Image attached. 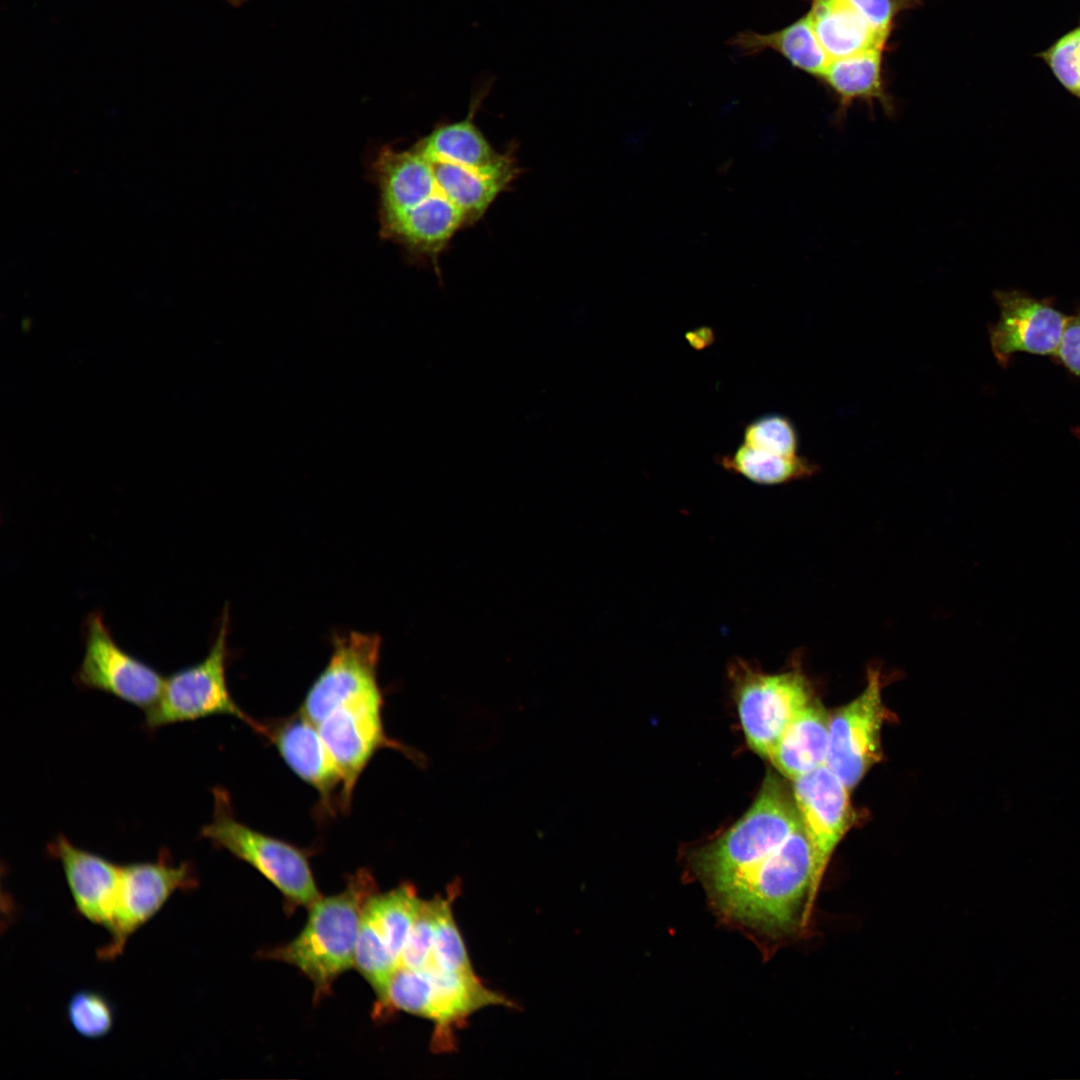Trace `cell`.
I'll list each match as a JSON object with an SVG mask.
<instances>
[{
	"mask_svg": "<svg viewBox=\"0 0 1080 1080\" xmlns=\"http://www.w3.org/2000/svg\"><path fill=\"white\" fill-rule=\"evenodd\" d=\"M800 825L793 793L769 774L744 816L693 852L692 870L712 896L767 858Z\"/></svg>",
	"mask_w": 1080,
	"mask_h": 1080,
	"instance_id": "3",
	"label": "cell"
},
{
	"mask_svg": "<svg viewBox=\"0 0 1080 1080\" xmlns=\"http://www.w3.org/2000/svg\"><path fill=\"white\" fill-rule=\"evenodd\" d=\"M727 471L761 485H778L806 479L818 472V465L803 456H781L740 445L733 453L720 458Z\"/></svg>",
	"mask_w": 1080,
	"mask_h": 1080,
	"instance_id": "22",
	"label": "cell"
},
{
	"mask_svg": "<svg viewBox=\"0 0 1080 1080\" xmlns=\"http://www.w3.org/2000/svg\"><path fill=\"white\" fill-rule=\"evenodd\" d=\"M382 693L362 697L336 708L317 723L319 733L342 777L341 810L350 808L354 787L378 750L407 752L390 739L382 720Z\"/></svg>",
	"mask_w": 1080,
	"mask_h": 1080,
	"instance_id": "11",
	"label": "cell"
},
{
	"mask_svg": "<svg viewBox=\"0 0 1080 1080\" xmlns=\"http://www.w3.org/2000/svg\"><path fill=\"white\" fill-rule=\"evenodd\" d=\"M84 655L74 680L83 688L109 693L144 712L159 700L165 678L122 649L99 611L84 622Z\"/></svg>",
	"mask_w": 1080,
	"mask_h": 1080,
	"instance_id": "8",
	"label": "cell"
},
{
	"mask_svg": "<svg viewBox=\"0 0 1080 1080\" xmlns=\"http://www.w3.org/2000/svg\"><path fill=\"white\" fill-rule=\"evenodd\" d=\"M819 80L836 100L837 122L844 119L855 102H864L872 108L878 104L884 112H894L893 98L884 79L883 49L830 60Z\"/></svg>",
	"mask_w": 1080,
	"mask_h": 1080,
	"instance_id": "17",
	"label": "cell"
},
{
	"mask_svg": "<svg viewBox=\"0 0 1080 1080\" xmlns=\"http://www.w3.org/2000/svg\"><path fill=\"white\" fill-rule=\"evenodd\" d=\"M999 320L990 328L992 352L1006 366L1014 353L1056 356L1068 316L1048 300L1024 292L996 291Z\"/></svg>",
	"mask_w": 1080,
	"mask_h": 1080,
	"instance_id": "13",
	"label": "cell"
},
{
	"mask_svg": "<svg viewBox=\"0 0 1080 1080\" xmlns=\"http://www.w3.org/2000/svg\"><path fill=\"white\" fill-rule=\"evenodd\" d=\"M213 793V818L201 829V836L265 877L284 897L287 911L315 903L322 895L307 850L240 822L233 814L228 793L221 788Z\"/></svg>",
	"mask_w": 1080,
	"mask_h": 1080,
	"instance_id": "4",
	"label": "cell"
},
{
	"mask_svg": "<svg viewBox=\"0 0 1080 1080\" xmlns=\"http://www.w3.org/2000/svg\"><path fill=\"white\" fill-rule=\"evenodd\" d=\"M264 737L294 774L319 793L327 812L341 809L342 777L314 722L299 711L266 724Z\"/></svg>",
	"mask_w": 1080,
	"mask_h": 1080,
	"instance_id": "14",
	"label": "cell"
},
{
	"mask_svg": "<svg viewBox=\"0 0 1080 1080\" xmlns=\"http://www.w3.org/2000/svg\"><path fill=\"white\" fill-rule=\"evenodd\" d=\"M228 620V609L225 608L215 640L202 661L165 678L159 700L145 712L147 729L155 730L213 715H229L245 722L260 735L264 733L265 723L247 715L229 691L226 677Z\"/></svg>",
	"mask_w": 1080,
	"mask_h": 1080,
	"instance_id": "5",
	"label": "cell"
},
{
	"mask_svg": "<svg viewBox=\"0 0 1080 1080\" xmlns=\"http://www.w3.org/2000/svg\"><path fill=\"white\" fill-rule=\"evenodd\" d=\"M422 901L413 885L402 883L385 893L375 892L365 904L363 918L373 926L399 966Z\"/></svg>",
	"mask_w": 1080,
	"mask_h": 1080,
	"instance_id": "21",
	"label": "cell"
},
{
	"mask_svg": "<svg viewBox=\"0 0 1080 1080\" xmlns=\"http://www.w3.org/2000/svg\"><path fill=\"white\" fill-rule=\"evenodd\" d=\"M66 1016L72 1029L89 1040L108 1035L115 1022V1011L110 1000L92 990L74 993L67 1003Z\"/></svg>",
	"mask_w": 1080,
	"mask_h": 1080,
	"instance_id": "24",
	"label": "cell"
},
{
	"mask_svg": "<svg viewBox=\"0 0 1080 1080\" xmlns=\"http://www.w3.org/2000/svg\"><path fill=\"white\" fill-rule=\"evenodd\" d=\"M830 714L815 697L792 720L768 756L791 781L826 765Z\"/></svg>",
	"mask_w": 1080,
	"mask_h": 1080,
	"instance_id": "18",
	"label": "cell"
},
{
	"mask_svg": "<svg viewBox=\"0 0 1080 1080\" xmlns=\"http://www.w3.org/2000/svg\"><path fill=\"white\" fill-rule=\"evenodd\" d=\"M428 971V970H427ZM426 1019L434 1024L433 1047L449 1048L452 1028L474 1012L494 1005L511 1003L481 983L473 973L432 972Z\"/></svg>",
	"mask_w": 1080,
	"mask_h": 1080,
	"instance_id": "16",
	"label": "cell"
},
{
	"mask_svg": "<svg viewBox=\"0 0 1080 1080\" xmlns=\"http://www.w3.org/2000/svg\"><path fill=\"white\" fill-rule=\"evenodd\" d=\"M740 722L751 748L768 758L796 715L814 698L798 667L770 674L735 659L729 667Z\"/></svg>",
	"mask_w": 1080,
	"mask_h": 1080,
	"instance_id": "6",
	"label": "cell"
},
{
	"mask_svg": "<svg viewBox=\"0 0 1080 1080\" xmlns=\"http://www.w3.org/2000/svg\"><path fill=\"white\" fill-rule=\"evenodd\" d=\"M380 650L376 633L334 634L328 663L307 691L300 712L317 724L343 704L382 693L377 679Z\"/></svg>",
	"mask_w": 1080,
	"mask_h": 1080,
	"instance_id": "10",
	"label": "cell"
},
{
	"mask_svg": "<svg viewBox=\"0 0 1080 1080\" xmlns=\"http://www.w3.org/2000/svg\"><path fill=\"white\" fill-rule=\"evenodd\" d=\"M1056 356L1080 377V314L1068 318Z\"/></svg>",
	"mask_w": 1080,
	"mask_h": 1080,
	"instance_id": "29",
	"label": "cell"
},
{
	"mask_svg": "<svg viewBox=\"0 0 1080 1080\" xmlns=\"http://www.w3.org/2000/svg\"><path fill=\"white\" fill-rule=\"evenodd\" d=\"M1058 81L1073 95L1080 91V26L1040 54Z\"/></svg>",
	"mask_w": 1080,
	"mask_h": 1080,
	"instance_id": "27",
	"label": "cell"
},
{
	"mask_svg": "<svg viewBox=\"0 0 1080 1080\" xmlns=\"http://www.w3.org/2000/svg\"><path fill=\"white\" fill-rule=\"evenodd\" d=\"M744 444L769 453L797 455L799 437L789 418L780 414L762 415L749 422L743 431Z\"/></svg>",
	"mask_w": 1080,
	"mask_h": 1080,
	"instance_id": "25",
	"label": "cell"
},
{
	"mask_svg": "<svg viewBox=\"0 0 1080 1080\" xmlns=\"http://www.w3.org/2000/svg\"><path fill=\"white\" fill-rule=\"evenodd\" d=\"M494 81L488 74L473 88L464 118L439 122L408 148L383 147L373 163L382 237L429 261L437 274L454 237L478 223L520 175L515 149L496 150L475 122Z\"/></svg>",
	"mask_w": 1080,
	"mask_h": 1080,
	"instance_id": "1",
	"label": "cell"
},
{
	"mask_svg": "<svg viewBox=\"0 0 1080 1080\" xmlns=\"http://www.w3.org/2000/svg\"><path fill=\"white\" fill-rule=\"evenodd\" d=\"M727 43L744 56L773 50L794 68L818 79L830 61L816 38L807 14L770 33L740 31Z\"/></svg>",
	"mask_w": 1080,
	"mask_h": 1080,
	"instance_id": "20",
	"label": "cell"
},
{
	"mask_svg": "<svg viewBox=\"0 0 1080 1080\" xmlns=\"http://www.w3.org/2000/svg\"><path fill=\"white\" fill-rule=\"evenodd\" d=\"M197 886L194 866L190 862L175 864L166 850H161L155 861L122 865L109 939L97 950V957L115 960L130 937L153 919L176 892Z\"/></svg>",
	"mask_w": 1080,
	"mask_h": 1080,
	"instance_id": "7",
	"label": "cell"
},
{
	"mask_svg": "<svg viewBox=\"0 0 1080 1080\" xmlns=\"http://www.w3.org/2000/svg\"><path fill=\"white\" fill-rule=\"evenodd\" d=\"M378 891L368 869H359L334 895L321 896L309 907L306 923L290 942L261 952L262 958L288 963L314 987V1001L328 996L335 980L355 967L363 910Z\"/></svg>",
	"mask_w": 1080,
	"mask_h": 1080,
	"instance_id": "2",
	"label": "cell"
},
{
	"mask_svg": "<svg viewBox=\"0 0 1080 1080\" xmlns=\"http://www.w3.org/2000/svg\"><path fill=\"white\" fill-rule=\"evenodd\" d=\"M847 786L826 765L792 780V793L810 842L819 886L829 860L855 822Z\"/></svg>",
	"mask_w": 1080,
	"mask_h": 1080,
	"instance_id": "12",
	"label": "cell"
},
{
	"mask_svg": "<svg viewBox=\"0 0 1080 1080\" xmlns=\"http://www.w3.org/2000/svg\"><path fill=\"white\" fill-rule=\"evenodd\" d=\"M713 333L709 328H701L687 334L689 343L697 349L712 343Z\"/></svg>",
	"mask_w": 1080,
	"mask_h": 1080,
	"instance_id": "30",
	"label": "cell"
},
{
	"mask_svg": "<svg viewBox=\"0 0 1080 1080\" xmlns=\"http://www.w3.org/2000/svg\"><path fill=\"white\" fill-rule=\"evenodd\" d=\"M830 60L883 49L887 38L874 30L847 0H811L807 13Z\"/></svg>",
	"mask_w": 1080,
	"mask_h": 1080,
	"instance_id": "19",
	"label": "cell"
},
{
	"mask_svg": "<svg viewBox=\"0 0 1080 1080\" xmlns=\"http://www.w3.org/2000/svg\"><path fill=\"white\" fill-rule=\"evenodd\" d=\"M885 719L881 674L871 667L862 692L830 714L826 766L849 790L881 760Z\"/></svg>",
	"mask_w": 1080,
	"mask_h": 1080,
	"instance_id": "9",
	"label": "cell"
},
{
	"mask_svg": "<svg viewBox=\"0 0 1080 1080\" xmlns=\"http://www.w3.org/2000/svg\"><path fill=\"white\" fill-rule=\"evenodd\" d=\"M442 897L423 900L403 949L400 966L423 969L430 957ZM399 966V967H400Z\"/></svg>",
	"mask_w": 1080,
	"mask_h": 1080,
	"instance_id": "26",
	"label": "cell"
},
{
	"mask_svg": "<svg viewBox=\"0 0 1080 1080\" xmlns=\"http://www.w3.org/2000/svg\"><path fill=\"white\" fill-rule=\"evenodd\" d=\"M230 1H231V3H233L234 5H239V4H241V3H242V2L244 1V0H230Z\"/></svg>",
	"mask_w": 1080,
	"mask_h": 1080,
	"instance_id": "31",
	"label": "cell"
},
{
	"mask_svg": "<svg viewBox=\"0 0 1080 1080\" xmlns=\"http://www.w3.org/2000/svg\"><path fill=\"white\" fill-rule=\"evenodd\" d=\"M48 853L59 861L79 915L108 931L113 920L122 865L74 845L62 834L48 844Z\"/></svg>",
	"mask_w": 1080,
	"mask_h": 1080,
	"instance_id": "15",
	"label": "cell"
},
{
	"mask_svg": "<svg viewBox=\"0 0 1080 1080\" xmlns=\"http://www.w3.org/2000/svg\"><path fill=\"white\" fill-rule=\"evenodd\" d=\"M885 38H889L897 17L919 4V0H847Z\"/></svg>",
	"mask_w": 1080,
	"mask_h": 1080,
	"instance_id": "28",
	"label": "cell"
},
{
	"mask_svg": "<svg viewBox=\"0 0 1080 1080\" xmlns=\"http://www.w3.org/2000/svg\"><path fill=\"white\" fill-rule=\"evenodd\" d=\"M423 970L449 973L474 972L449 899H442L432 951Z\"/></svg>",
	"mask_w": 1080,
	"mask_h": 1080,
	"instance_id": "23",
	"label": "cell"
}]
</instances>
